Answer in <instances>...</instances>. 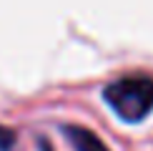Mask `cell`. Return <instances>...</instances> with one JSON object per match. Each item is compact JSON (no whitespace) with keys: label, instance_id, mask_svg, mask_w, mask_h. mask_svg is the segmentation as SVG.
<instances>
[{"label":"cell","instance_id":"4","mask_svg":"<svg viewBox=\"0 0 153 151\" xmlns=\"http://www.w3.org/2000/svg\"><path fill=\"white\" fill-rule=\"evenodd\" d=\"M40 151H53V149H50V144L45 141V138H40Z\"/></svg>","mask_w":153,"mask_h":151},{"label":"cell","instance_id":"3","mask_svg":"<svg viewBox=\"0 0 153 151\" xmlns=\"http://www.w3.org/2000/svg\"><path fill=\"white\" fill-rule=\"evenodd\" d=\"M13 146H15V131L0 126V151H10Z\"/></svg>","mask_w":153,"mask_h":151},{"label":"cell","instance_id":"1","mask_svg":"<svg viewBox=\"0 0 153 151\" xmlns=\"http://www.w3.org/2000/svg\"><path fill=\"white\" fill-rule=\"evenodd\" d=\"M103 101L126 123H138L153 111V78L123 76L103 88Z\"/></svg>","mask_w":153,"mask_h":151},{"label":"cell","instance_id":"2","mask_svg":"<svg viewBox=\"0 0 153 151\" xmlns=\"http://www.w3.org/2000/svg\"><path fill=\"white\" fill-rule=\"evenodd\" d=\"M60 131H63V136L68 138V144H71L75 151H111L103 141H100V136L93 134V131L85 129V126H75V123L71 126V123H65Z\"/></svg>","mask_w":153,"mask_h":151}]
</instances>
